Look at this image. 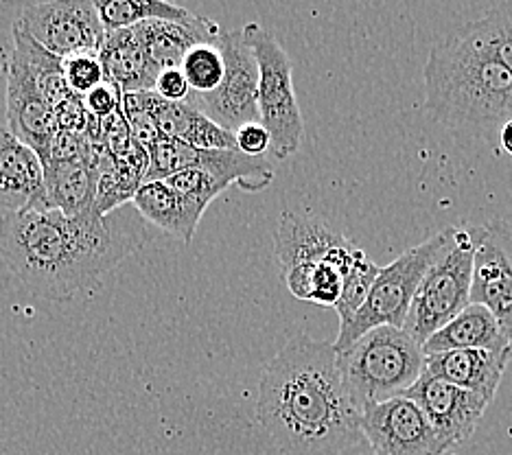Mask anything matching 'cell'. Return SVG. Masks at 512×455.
Returning <instances> with one entry per match:
<instances>
[{"label": "cell", "mask_w": 512, "mask_h": 455, "mask_svg": "<svg viewBox=\"0 0 512 455\" xmlns=\"http://www.w3.org/2000/svg\"><path fill=\"white\" fill-rule=\"evenodd\" d=\"M143 217L123 208L101 215L22 210L0 215V256L31 294L66 300L143 248Z\"/></svg>", "instance_id": "6da1fadb"}, {"label": "cell", "mask_w": 512, "mask_h": 455, "mask_svg": "<svg viewBox=\"0 0 512 455\" xmlns=\"http://www.w3.org/2000/svg\"><path fill=\"white\" fill-rule=\"evenodd\" d=\"M256 418L281 455H346L366 442L333 342L307 333L292 337L267 364Z\"/></svg>", "instance_id": "7a4b0ae2"}, {"label": "cell", "mask_w": 512, "mask_h": 455, "mask_svg": "<svg viewBox=\"0 0 512 455\" xmlns=\"http://www.w3.org/2000/svg\"><path fill=\"white\" fill-rule=\"evenodd\" d=\"M425 112L462 130L512 121V73L462 31L440 40L423 70Z\"/></svg>", "instance_id": "3957f363"}, {"label": "cell", "mask_w": 512, "mask_h": 455, "mask_svg": "<svg viewBox=\"0 0 512 455\" xmlns=\"http://www.w3.org/2000/svg\"><path fill=\"white\" fill-rule=\"evenodd\" d=\"M337 366L359 412L403 396L423 377V346L397 326H377L357 342L337 350Z\"/></svg>", "instance_id": "277c9868"}, {"label": "cell", "mask_w": 512, "mask_h": 455, "mask_svg": "<svg viewBox=\"0 0 512 455\" xmlns=\"http://www.w3.org/2000/svg\"><path fill=\"white\" fill-rule=\"evenodd\" d=\"M456 230L458 228L442 230L421 245H414V248L403 252L390 265L381 267L364 307L337 333V340L333 342L335 350H344L377 326L403 329L418 287H421L429 267L456 241Z\"/></svg>", "instance_id": "5b68a950"}, {"label": "cell", "mask_w": 512, "mask_h": 455, "mask_svg": "<svg viewBox=\"0 0 512 455\" xmlns=\"http://www.w3.org/2000/svg\"><path fill=\"white\" fill-rule=\"evenodd\" d=\"M475 235L473 230H456V241L429 267L407 313L403 331L414 342L425 344L456 315L471 305Z\"/></svg>", "instance_id": "8992f818"}, {"label": "cell", "mask_w": 512, "mask_h": 455, "mask_svg": "<svg viewBox=\"0 0 512 455\" xmlns=\"http://www.w3.org/2000/svg\"><path fill=\"white\" fill-rule=\"evenodd\" d=\"M243 33L259 62V110L261 123L272 136L270 151L274 158L285 160L296 154L305 136V121H302L294 90L292 62L276 35L263 29L259 22H250L243 27Z\"/></svg>", "instance_id": "52a82bcc"}, {"label": "cell", "mask_w": 512, "mask_h": 455, "mask_svg": "<svg viewBox=\"0 0 512 455\" xmlns=\"http://www.w3.org/2000/svg\"><path fill=\"white\" fill-rule=\"evenodd\" d=\"M274 248L285 283L298 300L313 298V274L329 263L346 274L355 265L359 250L340 232L318 217H302L285 210L274 230Z\"/></svg>", "instance_id": "ba28073f"}, {"label": "cell", "mask_w": 512, "mask_h": 455, "mask_svg": "<svg viewBox=\"0 0 512 455\" xmlns=\"http://www.w3.org/2000/svg\"><path fill=\"white\" fill-rule=\"evenodd\" d=\"M226 73L211 95H191V103L224 130L237 132L248 123H261L259 110V62L243 29L221 33Z\"/></svg>", "instance_id": "9c48e42d"}, {"label": "cell", "mask_w": 512, "mask_h": 455, "mask_svg": "<svg viewBox=\"0 0 512 455\" xmlns=\"http://www.w3.org/2000/svg\"><path fill=\"white\" fill-rule=\"evenodd\" d=\"M16 25L60 60L86 51L99 53L108 35L97 5L90 0H53V3L27 5Z\"/></svg>", "instance_id": "30bf717a"}, {"label": "cell", "mask_w": 512, "mask_h": 455, "mask_svg": "<svg viewBox=\"0 0 512 455\" xmlns=\"http://www.w3.org/2000/svg\"><path fill=\"white\" fill-rule=\"evenodd\" d=\"M362 431L377 455H445L436 429L421 405L407 396H394L370 405L362 414Z\"/></svg>", "instance_id": "8fae6325"}, {"label": "cell", "mask_w": 512, "mask_h": 455, "mask_svg": "<svg viewBox=\"0 0 512 455\" xmlns=\"http://www.w3.org/2000/svg\"><path fill=\"white\" fill-rule=\"evenodd\" d=\"M473 235L471 302L484 305L495 315L512 344V224L495 219L473 230Z\"/></svg>", "instance_id": "7c38bea8"}, {"label": "cell", "mask_w": 512, "mask_h": 455, "mask_svg": "<svg viewBox=\"0 0 512 455\" xmlns=\"http://www.w3.org/2000/svg\"><path fill=\"white\" fill-rule=\"evenodd\" d=\"M7 127L36 151L44 167L49 165L55 136L60 132L55 108L42 92L31 66L16 51H11L7 64Z\"/></svg>", "instance_id": "4fadbf2b"}, {"label": "cell", "mask_w": 512, "mask_h": 455, "mask_svg": "<svg viewBox=\"0 0 512 455\" xmlns=\"http://www.w3.org/2000/svg\"><path fill=\"white\" fill-rule=\"evenodd\" d=\"M403 396L421 405L447 451L464 445L473 436L488 403H491L480 394L432 377L427 370Z\"/></svg>", "instance_id": "5bb4252c"}, {"label": "cell", "mask_w": 512, "mask_h": 455, "mask_svg": "<svg viewBox=\"0 0 512 455\" xmlns=\"http://www.w3.org/2000/svg\"><path fill=\"white\" fill-rule=\"evenodd\" d=\"M44 162L29 145L0 125V213L38 208L44 195Z\"/></svg>", "instance_id": "9a60e30c"}, {"label": "cell", "mask_w": 512, "mask_h": 455, "mask_svg": "<svg viewBox=\"0 0 512 455\" xmlns=\"http://www.w3.org/2000/svg\"><path fill=\"white\" fill-rule=\"evenodd\" d=\"M510 359L512 350H447V353L427 355L425 370L436 379L493 401Z\"/></svg>", "instance_id": "2e32d148"}, {"label": "cell", "mask_w": 512, "mask_h": 455, "mask_svg": "<svg viewBox=\"0 0 512 455\" xmlns=\"http://www.w3.org/2000/svg\"><path fill=\"white\" fill-rule=\"evenodd\" d=\"M106 77L123 90V95L149 92L156 88L160 68L151 62L145 44L136 29L108 31L106 42L99 49Z\"/></svg>", "instance_id": "e0dca14e"}, {"label": "cell", "mask_w": 512, "mask_h": 455, "mask_svg": "<svg viewBox=\"0 0 512 455\" xmlns=\"http://www.w3.org/2000/svg\"><path fill=\"white\" fill-rule=\"evenodd\" d=\"M469 348L512 350L510 337L506 335L504 326L499 324V320L491 311L484 305H477V302H471L460 315H456V318L442 326L438 333L429 337L423 344V353L427 357L447 353V350Z\"/></svg>", "instance_id": "ac0fdd59"}, {"label": "cell", "mask_w": 512, "mask_h": 455, "mask_svg": "<svg viewBox=\"0 0 512 455\" xmlns=\"http://www.w3.org/2000/svg\"><path fill=\"white\" fill-rule=\"evenodd\" d=\"M44 195L33 210H62L64 215H84L95 208L97 178L86 160H51L44 167Z\"/></svg>", "instance_id": "d6986e66"}, {"label": "cell", "mask_w": 512, "mask_h": 455, "mask_svg": "<svg viewBox=\"0 0 512 455\" xmlns=\"http://www.w3.org/2000/svg\"><path fill=\"white\" fill-rule=\"evenodd\" d=\"M132 206L149 224L169 232L171 237L189 245L204 217V208L197 206L167 186L165 182H145L134 195Z\"/></svg>", "instance_id": "ffe728a7"}, {"label": "cell", "mask_w": 512, "mask_h": 455, "mask_svg": "<svg viewBox=\"0 0 512 455\" xmlns=\"http://www.w3.org/2000/svg\"><path fill=\"white\" fill-rule=\"evenodd\" d=\"M138 38L145 44V49L160 70L165 68H180L182 60L193 46L204 42H217L221 38V31L217 22H211L208 27H184L178 22H165V20H151L143 25L134 27Z\"/></svg>", "instance_id": "44dd1931"}, {"label": "cell", "mask_w": 512, "mask_h": 455, "mask_svg": "<svg viewBox=\"0 0 512 455\" xmlns=\"http://www.w3.org/2000/svg\"><path fill=\"white\" fill-rule=\"evenodd\" d=\"M103 27L108 31L134 29L143 22L165 20L178 22L184 27H208L213 20L191 14L180 5L165 3V0H95Z\"/></svg>", "instance_id": "7402d4cb"}, {"label": "cell", "mask_w": 512, "mask_h": 455, "mask_svg": "<svg viewBox=\"0 0 512 455\" xmlns=\"http://www.w3.org/2000/svg\"><path fill=\"white\" fill-rule=\"evenodd\" d=\"M460 31L512 73V3L497 5L486 16L469 22Z\"/></svg>", "instance_id": "603a6c76"}, {"label": "cell", "mask_w": 512, "mask_h": 455, "mask_svg": "<svg viewBox=\"0 0 512 455\" xmlns=\"http://www.w3.org/2000/svg\"><path fill=\"white\" fill-rule=\"evenodd\" d=\"M217 42L193 46L182 60L180 68L186 75V81H189L193 95H211V92L219 88L221 79H224L226 62Z\"/></svg>", "instance_id": "cb8c5ba5"}, {"label": "cell", "mask_w": 512, "mask_h": 455, "mask_svg": "<svg viewBox=\"0 0 512 455\" xmlns=\"http://www.w3.org/2000/svg\"><path fill=\"white\" fill-rule=\"evenodd\" d=\"M379 272H381V267L372 259H368L364 250L359 252L355 265L351 267V272H348L344 278L342 296L335 305V311H337V315H340V329H344V326L355 318L357 311L364 307V302L370 294L372 285H375Z\"/></svg>", "instance_id": "d4e9b609"}, {"label": "cell", "mask_w": 512, "mask_h": 455, "mask_svg": "<svg viewBox=\"0 0 512 455\" xmlns=\"http://www.w3.org/2000/svg\"><path fill=\"white\" fill-rule=\"evenodd\" d=\"M62 68H64L68 88H71V92L77 97H86L88 92H92L108 79L106 68L101 64V57L95 51L64 57Z\"/></svg>", "instance_id": "484cf974"}, {"label": "cell", "mask_w": 512, "mask_h": 455, "mask_svg": "<svg viewBox=\"0 0 512 455\" xmlns=\"http://www.w3.org/2000/svg\"><path fill=\"white\" fill-rule=\"evenodd\" d=\"M84 103L92 116H97L99 121H103L123 108V90L106 79L101 86L88 92L84 97Z\"/></svg>", "instance_id": "4316f807"}, {"label": "cell", "mask_w": 512, "mask_h": 455, "mask_svg": "<svg viewBox=\"0 0 512 455\" xmlns=\"http://www.w3.org/2000/svg\"><path fill=\"white\" fill-rule=\"evenodd\" d=\"M154 92L171 103H184V101H189L193 95L189 81H186V75L182 73V68L160 70Z\"/></svg>", "instance_id": "83f0119b"}, {"label": "cell", "mask_w": 512, "mask_h": 455, "mask_svg": "<svg viewBox=\"0 0 512 455\" xmlns=\"http://www.w3.org/2000/svg\"><path fill=\"white\" fill-rule=\"evenodd\" d=\"M237 149L250 158H263L265 151L272 149V136L263 123H248L235 132Z\"/></svg>", "instance_id": "f1b7e54d"}, {"label": "cell", "mask_w": 512, "mask_h": 455, "mask_svg": "<svg viewBox=\"0 0 512 455\" xmlns=\"http://www.w3.org/2000/svg\"><path fill=\"white\" fill-rule=\"evenodd\" d=\"M499 138H502V147L512 156V121H508L502 127V132H499Z\"/></svg>", "instance_id": "f546056e"}, {"label": "cell", "mask_w": 512, "mask_h": 455, "mask_svg": "<svg viewBox=\"0 0 512 455\" xmlns=\"http://www.w3.org/2000/svg\"><path fill=\"white\" fill-rule=\"evenodd\" d=\"M346 455H377V453L370 449V445H368V442H364V445H359L357 449H353L351 453H346Z\"/></svg>", "instance_id": "4dcf8cb0"}]
</instances>
